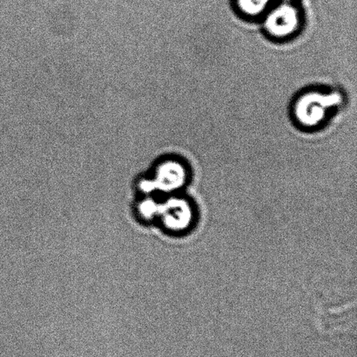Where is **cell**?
Returning <instances> with one entry per match:
<instances>
[{"label": "cell", "mask_w": 357, "mask_h": 357, "mask_svg": "<svg viewBox=\"0 0 357 357\" xmlns=\"http://www.w3.org/2000/svg\"><path fill=\"white\" fill-rule=\"evenodd\" d=\"M300 10L292 3L282 2L268 14L265 28L275 38L288 37L298 29Z\"/></svg>", "instance_id": "cell-1"}, {"label": "cell", "mask_w": 357, "mask_h": 357, "mask_svg": "<svg viewBox=\"0 0 357 357\" xmlns=\"http://www.w3.org/2000/svg\"><path fill=\"white\" fill-rule=\"evenodd\" d=\"M271 0H236L241 13L248 16H257L264 13Z\"/></svg>", "instance_id": "cell-2"}, {"label": "cell", "mask_w": 357, "mask_h": 357, "mask_svg": "<svg viewBox=\"0 0 357 357\" xmlns=\"http://www.w3.org/2000/svg\"><path fill=\"white\" fill-rule=\"evenodd\" d=\"M283 2H289V1H291V0H282Z\"/></svg>", "instance_id": "cell-3"}]
</instances>
